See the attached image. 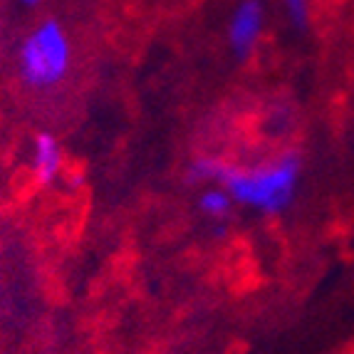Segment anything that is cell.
<instances>
[{"label": "cell", "instance_id": "obj_1", "mask_svg": "<svg viewBox=\"0 0 354 354\" xmlns=\"http://www.w3.org/2000/svg\"><path fill=\"white\" fill-rule=\"evenodd\" d=\"M302 159L297 151L275 153L270 159L250 166L228 164V161L201 156L186 169V178L198 186H223L236 206L263 216H280L295 203L300 191Z\"/></svg>", "mask_w": 354, "mask_h": 354}, {"label": "cell", "instance_id": "obj_2", "mask_svg": "<svg viewBox=\"0 0 354 354\" xmlns=\"http://www.w3.org/2000/svg\"><path fill=\"white\" fill-rule=\"evenodd\" d=\"M72 67V40L59 20L48 18L37 23L20 40L18 72L32 89H55L65 82Z\"/></svg>", "mask_w": 354, "mask_h": 354}, {"label": "cell", "instance_id": "obj_3", "mask_svg": "<svg viewBox=\"0 0 354 354\" xmlns=\"http://www.w3.org/2000/svg\"><path fill=\"white\" fill-rule=\"evenodd\" d=\"M268 25L266 0H238L225 23V40L236 59H245L255 53Z\"/></svg>", "mask_w": 354, "mask_h": 354}, {"label": "cell", "instance_id": "obj_4", "mask_svg": "<svg viewBox=\"0 0 354 354\" xmlns=\"http://www.w3.org/2000/svg\"><path fill=\"white\" fill-rule=\"evenodd\" d=\"M62 144L53 131H37L30 144V171L40 186H53L62 174Z\"/></svg>", "mask_w": 354, "mask_h": 354}, {"label": "cell", "instance_id": "obj_5", "mask_svg": "<svg viewBox=\"0 0 354 354\" xmlns=\"http://www.w3.org/2000/svg\"><path fill=\"white\" fill-rule=\"evenodd\" d=\"M196 208H198V213H201L203 218L223 223V221L230 218V213H233V208H236V201L230 198V194L223 189V186L208 183V186H201V191H198Z\"/></svg>", "mask_w": 354, "mask_h": 354}, {"label": "cell", "instance_id": "obj_6", "mask_svg": "<svg viewBox=\"0 0 354 354\" xmlns=\"http://www.w3.org/2000/svg\"><path fill=\"white\" fill-rule=\"evenodd\" d=\"M283 10L295 30H305L310 25V0H283Z\"/></svg>", "mask_w": 354, "mask_h": 354}, {"label": "cell", "instance_id": "obj_7", "mask_svg": "<svg viewBox=\"0 0 354 354\" xmlns=\"http://www.w3.org/2000/svg\"><path fill=\"white\" fill-rule=\"evenodd\" d=\"M20 6H28V8H32V6H37V3H40V0H18Z\"/></svg>", "mask_w": 354, "mask_h": 354}]
</instances>
